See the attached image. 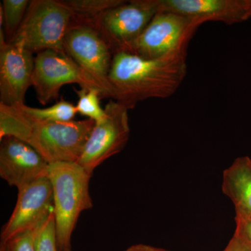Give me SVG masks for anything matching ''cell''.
I'll list each match as a JSON object with an SVG mask.
<instances>
[{
  "mask_svg": "<svg viewBox=\"0 0 251 251\" xmlns=\"http://www.w3.org/2000/svg\"><path fill=\"white\" fill-rule=\"evenodd\" d=\"M31 120L18 106L0 103V140L14 137L27 143Z\"/></svg>",
  "mask_w": 251,
  "mask_h": 251,
  "instance_id": "cell-15",
  "label": "cell"
},
{
  "mask_svg": "<svg viewBox=\"0 0 251 251\" xmlns=\"http://www.w3.org/2000/svg\"><path fill=\"white\" fill-rule=\"evenodd\" d=\"M104 109L105 115L96 122L83 153L77 161L92 175L104 161L120 153L129 140V110L112 99Z\"/></svg>",
  "mask_w": 251,
  "mask_h": 251,
  "instance_id": "cell-7",
  "label": "cell"
},
{
  "mask_svg": "<svg viewBox=\"0 0 251 251\" xmlns=\"http://www.w3.org/2000/svg\"><path fill=\"white\" fill-rule=\"evenodd\" d=\"M52 211L53 192L49 176L18 190L16 206L1 231V244L38 228Z\"/></svg>",
  "mask_w": 251,
  "mask_h": 251,
  "instance_id": "cell-11",
  "label": "cell"
},
{
  "mask_svg": "<svg viewBox=\"0 0 251 251\" xmlns=\"http://www.w3.org/2000/svg\"><path fill=\"white\" fill-rule=\"evenodd\" d=\"M49 163L31 145L14 137L0 140V176L18 190L49 176Z\"/></svg>",
  "mask_w": 251,
  "mask_h": 251,
  "instance_id": "cell-12",
  "label": "cell"
},
{
  "mask_svg": "<svg viewBox=\"0 0 251 251\" xmlns=\"http://www.w3.org/2000/svg\"><path fill=\"white\" fill-rule=\"evenodd\" d=\"M36 229L17 234L1 244V251H35Z\"/></svg>",
  "mask_w": 251,
  "mask_h": 251,
  "instance_id": "cell-21",
  "label": "cell"
},
{
  "mask_svg": "<svg viewBox=\"0 0 251 251\" xmlns=\"http://www.w3.org/2000/svg\"><path fill=\"white\" fill-rule=\"evenodd\" d=\"M23 46L8 43L0 31V103L23 105L32 76L35 57Z\"/></svg>",
  "mask_w": 251,
  "mask_h": 251,
  "instance_id": "cell-10",
  "label": "cell"
},
{
  "mask_svg": "<svg viewBox=\"0 0 251 251\" xmlns=\"http://www.w3.org/2000/svg\"><path fill=\"white\" fill-rule=\"evenodd\" d=\"M188 46L156 59L142 58L128 52L114 54L108 81L112 100L128 110L150 99H168L176 93L188 71Z\"/></svg>",
  "mask_w": 251,
  "mask_h": 251,
  "instance_id": "cell-1",
  "label": "cell"
},
{
  "mask_svg": "<svg viewBox=\"0 0 251 251\" xmlns=\"http://www.w3.org/2000/svg\"><path fill=\"white\" fill-rule=\"evenodd\" d=\"M30 120V133L27 143L49 164L77 163L96 124L90 119L67 122Z\"/></svg>",
  "mask_w": 251,
  "mask_h": 251,
  "instance_id": "cell-5",
  "label": "cell"
},
{
  "mask_svg": "<svg viewBox=\"0 0 251 251\" xmlns=\"http://www.w3.org/2000/svg\"><path fill=\"white\" fill-rule=\"evenodd\" d=\"M199 27L184 15L159 11L139 37L124 52L144 59L161 58L188 46Z\"/></svg>",
  "mask_w": 251,
  "mask_h": 251,
  "instance_id": "cell-6",
  "label": "cell"
},
{
  "mask_svg": "<svg viewBox=\"0 0 251 251\" xmlns=\"http://www.w3.org/2000/svg\"><path fill=\"white\" fill-rule=\"evenodd\" d=\"M17 106L27 117L37 122H71L74 120L77 114L75 105L63 99L46 108H32L27 106L25 104Z\"/></svg>",
  "mask_w": 251,
  "mask_h": 251,
  "instance_id": "cell-17",
  "label": "cell"
},
{
  "mask_svg": "<svg viewBox=\"0 0 251 251\" xmlns=\"http://www.w3.org/2000/svg\"><path fill=\"white\" fill-rule=\"evenodd\" d=\"M64 49L81 68L108 86L112 97L108 75L115 54L97 28L72 20L64 37Z\"/></svg>",
  "mask_w": 251,
  "mask_h": 251,
  "instance_id": "cell-9",
  "label": "cell"
},
{
  "mask_svg": "<svg viewBox=\"0 0 251 251\" xmlns=\"http://www.w3.org/2000/svg\"><path fill=\"white\" fill-rule=\"evenodd\" d=\"M35 251H59L53 211L36 229Z\"/></svg>",
  "mask_w": 251,
  "mask_h": 251,
  "instance_id": "cell-20",
  "label": "cell"
},
{
  "mask_svg": "<svg viewBox=\"0 0 251 251\" xmlns=\"http://www.w3.org/2000/svg\"><path fill=\"white\" fill-rule=\"evenodd\" d=\"M160 11L184 15L197 24L233 25L251 20V0H158Z\"/></svg>",
  "mask_w": 251,
  "mask_h": 251,
  "instance_id": "cell-13",
  "label": "cell"
},
{
  "mask_svg": "<svg viewBox=\"0 0 251 251\" xmlns=\"http://www.w3.org/2000/svg\"><path fill=\"white\" fill-rule=\"evenodd\" d=\"M159 11L158 0H125L91 25L100 31L115 54L134 42Z\"/></svg>",
  "mask_w": 251,
  "mask_h": 251,
  "instance_id": "cell-8",
  "label": "cell"
},
{
  "mask_svg": "<svg viewBox=\"0 0 251 251\" xmlns=\"http://www.w3.org/2000/svg\"><path fill=\"white\" fill-rule=\"evenodd\" d=\"M78 100L75 107L77 113L87 119L98 122L105 115V109L100 106V99L102 98L100 91L96 89H74Z\"/></svg>",
  "mask_w": 251,
  "mask_h": 251,
  "instance_id": "cell-19",
  "label": "cell"
},
{
  "mask_svg": "<svg viewBox=\"0 0 251 251\" xmlns=\"http://www.w3.org/2000/svg\"><path fill=\"white\" fill-rule=\"evenodd\" d=\"M222 191L235 207L236 215L251 218V159L238 157L223 174Z\"/></svg>",
  "mask_w": 251,
  "mask_h": 251,
  "instance_id": "cell-14",
  "label": "cell"
},
{
  "mask_svg": "<svg viewBox=\"0 0 251 251\" xmlns=\"http://www.w3.org/2000/svg\"><path fill=\"white\" fill-rule=\"evenodd\" d=\"M72 17L63 0H31L17 34L10 43L32 53L51 50L66 54L64 37Z\"/></svg>",
  "mask_w": 251,
  "mask_h": 251,
  "instance_id": "cell-3",
  "label": "cell"
},
{
  "mask_svg": "<svg viewBox=\"0 0 251 251\" xmlns=\"http://www.w3.org/2000/svg\"><path fill=\"white\" fill-rule=\"evenodd\" d=\"M69 84L96 89L100 91L102 98L112 99V91L108 86L84 70L67 54L47 50L36 54L31 87L43 105L57 100L63 86Z\"/></svg>",
  "mask_w": 251,
  "mask_h": 251,
  "instance_id": "cell-4",
  "label": "cell"
},
{
  "mask_svg": "<svg viewBox=\"0 0 251 251\" xmlns=\"http://www.w3.org/2000/svg\"><path fill=\"white\" fill-rule=\"evenodd\" d=\"M223 251H251V249L233 236Z\"/></svg>",
  "mask_w": 251,
  "mask_h": 251,
  "instance_id": "cell-23",
  "label": "cell"
},
{
  "mask_svg": "<svg viewBox=\"0 0 251 251\" xmlns=\"http://www.w3.org/2000/svg\"><path fill=\"white\" fill-rule=\"evenodd\" d=\"M92 175L77 163L49 164L59 251H72V234L81 213L93 207L90 193Z\"/></svg>",
  "mask_w": 251,
  "mask_h": 251,
  "instance_id": "cell-2",
  "label": "cell"
},
{
  "mask_svg": "<svg viewBox=\"0 0 251 251\" xmlns=\"http://www.w3.org/2000/svg\"><path fill=\"white\" fill-rule=\"evenodd\" d=\"M125 0H63L72 11V21L92 25L105 11L122 4Z\"/></svg>",
  "mask_w": 251,
  "mask_h": 251,
  "instance_id": "cell-16",
  "label": "cell"
},
{
  "mask_svg": "<svg viewBox=\"0 0 251 251\" xmlns=\"http://www.w3.org/2000/svg\"><path fill=\"white\" fill-rule=\"evenodd\" d=\"M235 224L234 237L251 249V218L236 215Z\"/></svg>",
  "mask_w": 251,
  "mask_h": 251,
  "instance_id": "cell-22",
  "label": "cell"
},
{
  "mask_svg": "<svg viewBox=\"0 0 251 251\" xmlns=\"http://www.w3.org/2000/svg\"><path fill=\"white\" fill-rule=\"evenodd\" d=\"M29 0H3L0 7V23L4 28V35L8 43L11 42L22 24Z\"/></svg>",
  "mask_w": 251,
  "mask_h": 251,
  "instance_id": "cell-18",
  "label": "cell"
},
{
  "mask_svg": "<svg viewBox=\"0 0 251 251\" xmlns=\"http://www.w3.org/2000/svg\"><path fill=\"white\" fill-rule=\"evenodd\" d=\"M125 251H172L167 250V249H162L153 247V246L148 245V244H138L132 245L131 247L128 248Z\"/></svg>",
  "mask_w": 251,
  "mask_h": 251,
  "instance_id": "cell-24",
  "label": "cell"
}]
</instances>
